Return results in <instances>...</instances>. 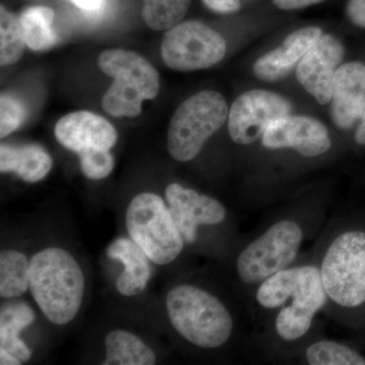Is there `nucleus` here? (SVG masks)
<instances>
[{
    "label": "nucleus",
    "instance_id": "obj_1",
    "mask_svg": "<svg viewBox=\"0 0 365 365\" xmlns=\"http://www.w3.org/2000/svg\"><path fill=\"white\" fill-rule=\"evenodd\" d=\"M30 264V292L36 304L55 325L71 323L85 294V275L78 261L53 247L34 255Z\"/></svg>",
    "mask_w": 365,
    "mask_h": 365
},
{
    "label": "nucleus",
    "instance_id": "obj_2",
    "mask_svg": "<svg viewBox=\"0 0 365 365\" xmlns=\"http://www.w3.org/2000/svg\"><path fill=\"white\" fill-rule=\"evenodd\" d=\"M170 325L187 342L201 349H217L232 339L235 319L227 304L197 285L173 287L165 297Z\"/></svg>",
    "mask_w": 365,
    "mask_h": 365
},
{
    "label": "nucleus",
    "instance_id": "obj_3",
    "mask_svg": "<svg viewBox=\"0 0 365 365\" xmlns=\"http://www.w3.org/2000/svg\"><path fill=\"white\" fill-rule=\"evenodd\" d=\"M98 67L114 78L102 98V107L113 117L135 118L143 103L157 98L160 74L138 53L123 49L106 50L98 56Z\"/></svg>",
    "mask_w": 365,
    "mask_h": 365
},
{
    "label": "nucleus",
    "instance_id": "obj_4",
    "mask_svg": "<svg viewBox=\"0 0 365 365\" xmlns=\"http://www.w3.org/2000/svg\"><path fill=\"white\" fill-rule=\"evenodd\" d=\"M328 304L355 309L365 304V232L346 230L327 242L319 264Z\"/></svg>",
    "mask_w": 365,
    "mask_h": 365
},
{
    "label": "nucleus",
    "instance_id": "obj_5",
    "mask_svg": "<svg viewBox=\"0 0 365 365\" xmlns=\"http://www.w3.org/2000/svg\"><path fill=\"white\" fill-rule=\"evenodd\" d=\"M304 227L294 218H280L254 237L237 255L235 270L242 284L257 288L294 265L304 241Z\"/></svg>",
    "mask_w": 365,
    "mask_h": 365
},
{
    "label": "nucleus",
    "instance_id": "obj_6",
    "mask_svg": "<svg viewBox=\"0 0 365 365\" xmlns=\"http://www.w3.org/2000/svg\"><path fill=\"white\" fill-rule=\"evenodd\" d=\"M227 101L215 91H202L178 107L167 135L170 157L180 163L194 160L204 144L228 119Z\"/></svg>",
    "mask_w": 365,
    "mask_h": 365
},
{
    "label": "nucleus",
    "instance_id": "obj_7",
    "mask_svg": "<svg viewBox=\"0 0 365 365\" xmlns=\"http://www.w3.org/2000/svg\"><path fill=\"white\" fill-rule=\"evenodd\" d=\"M126 227L132 241L158 265L176 260L186 244L165 200L150 192L138 194L129 203Z\"/></svg>",
    "mask_w": 365,
    "mask_h": 365
},
{
    "label": "nucleus",
    "instance_id": "obj_8",
    "mask_svg": "<svg viewBox=\"0 0 365 365\" xmlns=\"http://www.w3.org/2000/svg\"><path fill=\"white\" fill-rule=\"evenodd\" d=\"M225 53L222 35L198 21H181L169 29L160 45L163 63L176 71L209 68L222 61Z\"/></svg>",
    "mask_w": 365,
    "mask_h": 365
},
{
    "label": "nucleus",
    "instance_id": "obj_9",
    "mask_svg": "<svg viewBox=\"0 0 365 365\" xmlns=\"http://www.w3.org/2000/svg\"><path fill=\"white\" fill-rule=\"evenodd\" d=\"M292 104L278 93L253 90L242 93L228 113L230 139L240 145H249L262 138L276 120L292 113Z\"/></svg>",
    "mask_w": 365,
    "mask_h": 365
},
{
    "label": "nucleus",
    "instance_id": "obj_10",
    "mask_svg": "<svg viewBox=\"0 0 365 365\" xmlns=\"http://www.w3.org/2000/svg\"><path fill=\"white\" fill-rule=\"evenodd\" d=\"M165 199L170 215L187 244L196 242L201 225H220L227 218V209L217 199L185 188L178 182H172L167 187Z\"/></svg>",
    "mask_w": 365,
    "mask_h": 365
},
{
    "label": "nucleus",
    "instance_id": "obj_11",
    "mask_svg": "<svg viewBox=\"0 0 365 365\" xmlns=\"http://www.w3.org/2000/svg\"><path fill=\"white\" fill-rule=\"evenodd\" d=\"M262 144L270 150L290 148L304 158H316L332 146L328 129L314 118L285 116L274 121L262 136Z\"/></svg>",
    "mask_w": 365,
    "mask_h": 365
},
{
    "label": "nucleus",
    "instance_id": "obj_12",
    "mask_svg": "<svg viewBox=\"0 0 365 365\" xmlns=\"http://www.w3.org/2000/svg\"><path fill=\"white\" fill-rule=\"evenodd\" d=\"M55 137L66 150L78 157L97 151L111 150L117 143L116 129L96 113L78 111L67 114L55 125Z\"/></svg>",
    "mask_w": 365,
    "mask_h": 365
},
{
    "label": "nucleus",
    "instance_id": "obj_13",
    "mask_svg": "<svg viewBox=\"0 0 365 365\" xmlns=\"http://www.w3.org/2000/svg\"><path fill=\"white\" fill-rule=\"evenodd\" d=\"M344 53L340 41L332 35H323L297 64V81L319 104L332 100L334 76Z\"/></svg>",
    "mask_w": 365,
    "mask_h": 365
},
{
    "label": "nucleus",
    "instance_id": "obj_14",
    "mask_svg": "<svg viewBox=\"0 0 365 365\" xmlns=\"http://www.w3.org/2000/svg\"><path fill=\"white\" fill-rule=\"evenodd\" d=\"M331 114L336 126L351 128L365 109V64L348 62L336 71L333 79Z\"/></svg>",
    "mask_w": 365,
    "mask_h": 365
},
{
    "label": "nucleus",
    "instance_id": "obj_15",
    "mask_svg": "<svg viewBox=\"0 0 365 365\" xmlns=\"http://www.w3.org/2000/svg\"><path fill=\"white\" fill-rule=\"evenodd\" d=\"M322 36L323 32L317 26H307L290 34L279 47L266 53L255 62V76L267 83L285 78Z\"/></svg>",
    "mask_w": 365,
    "mask_h": 365
},
{
    "label": "nucleus",
    "instance_id": "obj_16",
    "mask_svg": "<svg viewBox=\"0 0 365 365\" xmlns=\"http://www.w3.org/2000/svg\"><path fill=\"white\" fill-rule=\"evenodd\" d=\"M108 256L120 261L124 265V271L116 280L119 294L125 297H134L145 289L151 277L150 259L143 249L127 237H118L110 244Z\"/></svg>",
    "mask_w": 365,
    "mask_h": 365
},
{
    "label": "nucleus",
    "instance_id": "obj_17",
    "mask_svg": "<svg viewBox=\"0 0 365 365\" xmlns=\"http://www.w3.org/2000/svg\"><path fill=\"white\" fill-rule=\"evenodd\" d=\"M52 165L51 157L39 144L1 143L0 145L1 173H14L26 182H37L44 179Z\"/></svg>",
    "mask_w": 365,
    "mask_h": 365
},
{
    "label": "nucleus",
    "instance_id": "obj_18",
    "mask_svg": "<svg viewBox=\"0 0 365 365\" xmlns=\"http://www.w3.org/2000/svg\"><path fill=\"white\" fill-rule=\"evenodd\" d=\"M35 312L25 302H14L1 307L0 312V348L11 353L21 362L32 357L30 348L21 339L20 333L32 325Z\"/></svg>",
    "mask_w": 365,
    "mask_h": 365
},
{
    "label": "nucleus",
    "instance_id": "obj_19",
    "mask_svg": "<svg viewBox=\"0 0 365 365\" xmlns=\"http://www.w3.org/2000/svg\"><path fill=\"white\" fill-rule=\"evenodd\" d=\"M106 357L103 365H153L157 354L135 334L111 331L105 339Z\"/></svg>",
    "mask_w": 365,
    "mask_h": 365
},
{
    "label": "nucleus",
    "instance_id": "obj_20",
    "mask_svg": "<svg viewBox=\"0 0 365 365\" xmlns=\"http://www.w3.org/2000/svg\"><path fill=\"white\" fill-rule=\"evenodd\" d=\"M21 29L26 46L33 51H46L57 43L54 30L55 14L50 7L29 6L21 11Z\"/></svg>",
    "mask_w": 365,
    "mask_h": 365
},
{
    "label": "nucleus",
    "instance_id": "obj_21",
    "mask_svg": "<svg viewBox=\"0 0 365 365\" xmlns=\"http://www.w3.org/2000/svg\"><path fill=\"white\" fill-rule=\"evenodd\" d=\"M30 261L16 250L0 253V297L13 299L25 294L30 288Z\"/></svg>",
    "mask_w": 365,
    "mask_h": 365
},
{
    "label": "nucleus",
    "instance_id": "obj_22",
    "mask_svg": "<svg viewBox=\"0 0 365 365\" xmlns=\"http://www.w3.org/2000/svg\"><path fill=\"white\" fill-rule=\"evenodd\" d=\"M304 359L311 365H365V357L359 352L332 340H319L307 346Z\"/></svg>",
    "mask_w": 365,
    "mask_h": 365
},
{
    "label": "nucleus",
    "instance_id": "obj_23",
    "mask_svg": "<svg viewBox=\"0 0 365 365\" xmlns=\"http://www.w3.org/2000/svg\"><path fill=\"white\" fill-rule=\"evenodd\" d=\"M26 40L20 19L6 7H0V64L9 66L16 63L26 49Z\"/></svg>",
    "mask_w": 365,
    "mask_h": 365
},
{
    "label": "nucleus",
    "instance_id": "obj_24",
    "mask_svg": "<svg viewBox=\"0 0 365 365\" xmlns=\"http://www.w3.org/2000/svg\"><path fill=\"white\" fill-rule=\"evenodd\" d=\"M191 0H143L144 23L155 31H165L181 23Z\"/></svg>",
    "mask_w": 365,
    "mask_h": 365
},
{
    "label": "nucleus",
    "instance_id": "obj_25",
    "mask_svg": "<svg viewBox=\"0 0 365 365\" xmlns=\"http://www.w3.org/2000/svg\"><path fill=\"white\" fill-rule=\"evenodd\" d=\"M26 117L23 102L11 93H2L0 98V137L2 139L18 130Z\"/></svg>",
    "mask_w": 365,
    "mask_h": 365
},
{
    "label": "nucleus",
    "instance_id": "obj_26",
    "mask_svg": "<svg viewBox=\"0 0 365 365\" xmlns=\"http://www.w3.org/2000/svg\"><path fill=\"white\" fill-rule=\"evenodd\" d=\"M81 170L90 180H103L109 177L115 168V160L110 150L97 151L79 157Z\"/></svg>",
    "mask_w": 365,
    "mask_h": 365
},
{
    "label": "nucleus",
    "instance_id": "obj_27",
    "mask_svg": "<svg viewBox=\"0 0 365 365\" xmlns=\"http://www.w3.org/2000/svg\"><path fill=\"white\" fill-rule=\"evenodd\" d=\"M346 13L355 26L365 29V0H349Z\"/></svg>",
    "mask_w": 365,
    "mask_h": 365
},
{
    "label": "nucleus",
    "instance_id": "obj_28",
    "mask_svg": "<svg viewBox=\"0 0 365 365\" xmlns=\"http://www.w3.org/2000/svg\"><path fill=\"white\" fill-rule=\"evenodd\" d=\"M210 11L217 14H232L241 9L240 0H202Z\"/></svg>",
    "mask_w": 365,
    "mask_h": 365
},
{
    "label": "nucleus",
    "instance_id": "obj_29",
    "mask_svg": "<svg viewBox=\"0 0 365 365\" xmlns=\"http://www.w3.org/2000/svg\"><path fill=\"white\" fill-rule=\"evenodd\" d=\"M272 1L278 9L283 11H294V9L314 6L324 0H272Z\"/></svg>",
    "mask_w": 365,
    "mask_h": 365
},
{
    "label": "nucleus",
    "instance_id": "obj_30",
    "mask_svg": "<svg viewBox=\"0 0 365 365\" xmlns=\"http://www.w3.org/2000/svg\"><path fill=\"white\" fill-rule=\"evenodd\" d=\"M76 6L83 11H98L105 0H71Z\"/></svg>",
    "mask_w": 365,
    "mask_h": 365
},
{
    "label": "nucleus",
    "instance_id": "obj_31",
    "mask_svg": "<svg viewBox=\"0 0 365 365\" xmlns=\"http://www.w3.org/2000/svg\"><path fill=\"white\" fill-rule=\"evenodd\" d=\"M23 364L20 359H16L13 354L0 348V364L1 365H20Z\"/></svg>",
    "mask_w": 365,
    "mask_h": 365
},
{
    "label": "nucleus",
    "instance_id": "obj_32",
    "mask_svg": "<svg viewBox=\"0 0 365 365\" xmlns=\"http://www.w3.org/2000/svg\"><path fill=\"white\" fill-rule=\"evenodd\" d=\"M360 120H361V122H360L359 128L355 132V141L360 145H365V109Z\"/></svg>",
    "mask_w": 365,
    "mask_h": 365
}]
</instances>
